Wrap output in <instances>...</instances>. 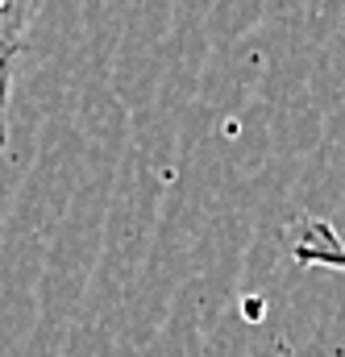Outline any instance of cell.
Returning <instances> with one entry per match:
<instances>
[{
    "label": "cell",
    "mask_w": 345,
    "mask_h": 357,
    "mask_svg": "<svg viewBox=\"0 0 345 357\" xmlns=\"http://www.w3.org/2000/svg\"><path fill=\"white\" fill-rule=\"evenodd\" d=\"M291 262L304 270H333L345 274V237L337 233L333 220L308 216L300 220L295 237H291Z\"/></svg>",
    "instance_id": "obj_1"
},
{
    "label": "cell",
    "mask_w": 345,
    "mask_h": 357,
    "mask_svg": "<svg viewBox=\"0 0 345 357\" xmlns=\"http://www.w3.org/2000/svg\"><path fill=\"white\" fill-rule=\"evenodd\" d=\"M42 8H46V0H0V63L4 67H13V59L21 54Z\"/></svg>",
    "instance_id": "obj_2"
},
{
    "label": "cell",
    "mask_w": 345,
    "mask_h": 357,
    "mask_svg": "<svg viewBox=\"0 0 345 357\" xmlns=\"http://www.w3.org/2000/svg\"><path fill=\"white\" fill-rule=\"evenodd\" d=\"M8 84H13V67L0 63V116H4V108H8Z\"/></svg>",
    "instance_id": "obj_3"
},
{
    "label": "cell",
    "mask_w": 345,
    "mask_h": 357,
    "mask_svg": "<svg viewBox=\"0 0 345 357\" xmlns=\"http://www.w3.org/2000/svg\"><path fill=\"white\" fill-rule=\"evenodd\" d=\"M0 146H4V116H0Z\"/></svg>",
    "instance_id": "obj_4"
}]
</instances>
